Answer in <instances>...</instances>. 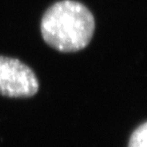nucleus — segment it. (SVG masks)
<instances>
[{
	"instance_id": "nucleus-1",
	"label": "nucleus",
	"mask_w": 147,
	"mask_h": 147,
	"mask_svg": "<svg viewBox=\"0 0 147 147\" xmlns=\"http://www.w3.org/2000/svg\"><path fill=\"white\" fill-rule=\"evenodd\" d=\"M90 10L76 0H60L51 5L41 20V35L51 48L64 53L85 49L95 32Z\"/></svg>"
},
{
	"instance_id": "nucleus-2",
	"label": "nucleus",
	"mask_w": 147,
	"mask_h": 147,
	"mask_svg": "<svg viewBox=\"0 0 147 147\" xmlns=\"http://www.w3.org/2000/svg\"><path fill=\"white\" fill-rule=\"evenodd\" d=\"M39 80L34 70L15 58L0 55V96L29 98L39 91Z\"/></svg>"
},
{
	"instance_id": "nucleus-3",
	"label": "nucleus",
	"mask_w": 147,
	"mask_h": 147,
	"mask_svg": "<svg viewBox=\"0 0 147 147\" xmlns=\"http://www.w3.org/2000/svg\"><path fill=\"white\" fill-rule=\"evenodd\" d=\"M129 147H147V122L139 126L133 132Z\"/></svg>"
}]
</instances>
